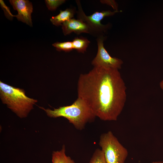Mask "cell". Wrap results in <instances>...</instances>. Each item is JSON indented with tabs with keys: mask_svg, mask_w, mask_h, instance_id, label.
<instances>
[{
	"mask_svg": "<svg viewBox=\"0 0 163 163\" xmlns=\"http://www.w3.org/2000/svg\"><path fill=\"white\" fill-rule=\"evenodd\" d=\"M126 88L118 69L94 67L88 73L80 75L78 97L96 117L104 121H116L126 103Z\"/></svg>",
	"mask_w": 163,
	"mask_h": 163,
	"instance_id": "cell-1",
	"label": "cell"
},
{
	"mask_svg": "<svg viewBox=\"0 0 163 163\" xmlns=\"http://www.w3.org/2000/svg\"><path fill=\"white\" fill-rule=\"evenodd\" d=\"M41 108L50 117H63L66 118L78 130L83 129L87 123L93 121L96 117L86 103L78 97L70 105L60 107L53 110Z\"/></svg>",
	"mask_w": 163,
	"mask_h": 163,
	"instance_id": "cell-2",
	"label": "cell"
},
{
	"mask_svg": "<svg viewBox=\"0 0 163 163\" xmlns=\"http://www.w3.org/2000/svg\"><path fill=\"white\" fill-rule=\"evenodd\" d=\"M0 97L2 102L21 118L26 117L37 101L27 97L23 89L8 85L1 81Z\"/></svg>",
	"mask_w": 163,
	"mask_h": 163,
	"instance_id": "cell-3",
	"label": "cell"
},
{
	"mask_svg": "<svg viewBox=\"0 0 163 163\" xmlns=\"http://www.w3.org/2000/svg\"><path fill=\"white\" fill-rule=\"evenodd\" d=\"M99 144L107 163H124L128 151L111 131L101 135Z\"/></svg>",
	"mask_w": 163,
	"mask_h": 163,
	"instance_id": "cell-4",
	"label": "cell"
},
{
	"mask_svg": "<svg viewBox=\"0 0 163 163\" xmlns=\"http://www.w3.org/2000/svg\"><path fill=\"white\" fill-rule=\"evenodd\" d=\"M78 10L77 11L78 18L80 19L86 23L90 27L92 32V35L98 37L102 36L108 28V25L102 24L101 21L104 17L113 15L118 11H111L110 10L95 11L89 16L86 15L82 8L81 4L78 0H76Z\"/></svg>",
	"mask_w": 163,
	"mask_h": 163,
	"instance_id": "cell-5",
	"label": "cell"
},
{
	"mask_svg": "<svg viewBox=\"0 0 163 163\" xmlns=\"http://www.w3.org/2000/svg\"><path fill=\"white\" fill-rule=\"evenodd\" d=\"M104 37L102 35L98 37L97 52L92 61V64L94 67H109L118 69H121L123 61L120 59L110 56L104 47Z\"/></svg>",
	"mask_w": 163,
	"mask_h": 163,
	"instance_id": "cell-6",
	"label": "cell"
},
{
	"mask_svg": "<svg viewBox=\"0 0 163 163\" xmlns=\"http://www.w3.org/2000/svg\"><path fill=\"white\" fill-rule=\"evenodd\" d=\"M9 1L14 9L18 11V14L14 16L19 21L32 26L31 14L33 8L32 3L27 0H11Z\"/></svg>",
	"mask_w": 163,
	"mask_h": 163,
	"instance_id": "cell-7",
	"label": "cell"
},
{
	"mask_svg": "<svg viewBox=\"0 0 163 163\" xmlns=\"http://www.w3.org/2000/svg\"><path fill=\"white\" fill-rule=\"evenodd\" d=\"M64 34L67 35L72 32L78 35L82 33L92 35V32L89 26L82 20L72 18L66 21L62 25Z\"/></svg>",
	"mask_w": 163,
	"mask_h": 163,
	"instance_id": "cell-8",
	"label": "cell"
},
{
	"mask_svg": "<svg viewBox=\"0 0 163 163\" xmlns=\"http://www.w3.org/2000/svg\"><path fill=\"white\" fill-rule=\"evenodd\" d=\"M74 8H67L65 10H60L57 15L53 16L50 20L54 25L58 26L62 25L64 22L72 18L75 13Z\"/></svg>",
	"mask_w": 163,
	"mask_h": 163,
	"instance_id": "cell-9",
	"label": "cell"
},
{
	"mask_svg": "<svg viewBox=\"0 0 163 163\" xmlns=\"http://www.w3.org/2000/svg\"><path fill=\"white\" fill-rule=\"evenodd\" d=\"M73 49L82 53L86 51L90 41L86 38L80 37H75L72 41Z\"/></svg>",
	"mask_w": 163,
	"mask_h": 163,
	"instance_id": "cell-10",
	"label": "cell"
},
{
	"mask_svg": "<svg viewBox=\"0 0 163 163\" xmlns=\"http://www.w3.org/2000/svg\"><path fill=\"white\" fill-rule=\"evenodd\" d=\"M57 157L59 163H75L74 161L66 154V149L64 145L59 151L53 152Z\"/></svg>",
	"mask_w": 163,
	"mask_h": 163,
	"instance_id": "cell-11",
	"label": "cell"
},
{
	"mask_svg": "<svg viewBox=\"0 0 163 163\" xmlns=\"http://www.w3.org/2000/svg\"><path fill=\"white\" fill-rule=\"evenodd\" d=\"M52 45L55 47L56 50L58 51H63L67 52L73 49L72 41L56 42L53 43Z\"/></svg>",
	"mask_w": 163,
	"mask_h": 163,
	"instance_id": "cell-12",
	"label": "cell"
},
{
	"mask_svg": "<svg viewBox=\"0 0 163 163\" xmlns=\"http://www.w3.org/2000/svg\"><path fill=\"white\" fill-rule=\"evenodd\" d=\"M89 163H107L101 149H97L95 150Z\"/></svg>",
	"mask_w": 163,
	"mask_h": 163,
	"instance_id": "cell-13",
	"label": "cell"
},
{
	"mask_svg": "<svg viewBox=\"0 0 163 163\" xmlns=\"http://www.w3.org/2000/svg\"><path fill=\"white\" fill-rule=\"evenodd\" d=\"M48 9L52 11L56 10L60 5L64 3V0H46L45 1Z\"/></svg>",
	"mask_w": 163,
	"mask_h": 163,
	"instance_id": "cell-14",
	"label": "cell"
},
{
	"mask_svg": "<svg viewBox=\"0 0 163 163\" xmlns=\"http://www.w3.org/2000/svg\"><path fill=\"white\" fill-rule=\"evenodd\" d=\"M0 3L1 6L3 7L2 9L4 10L5 14L6 15H7L8 18H11L14 16L13 15L10 11L8 8L6 6L2 0H0Z\"/></svg>",
	"mask_w": 163,
	"mask_h": 163,
	"instance_id": "cell-15",
	"label": "cell"
},
{
	"mask_svg": "<svg viewBox=\"0 0 163 163\" xmlns=\"http://www.w3.org/2000/svg\"><path fill=\"white\" fill-rule=\"evenodd\" d=\"M52 163H59L57 157L53 152L52 154Z\"/></svg>",
	"mask_w": 163,
	"mask_h": 163,
	"instance_id": "cell-16",
	"label": "cell"
},
{
	"mask_svg": "<svg viewBox=\"0 0 163 163\" xmlns=\"http://www.w3.org/2000/svg\"><path fill=\"white\" fill-rule=\"evenodd\" d=\"M160 86L161 89L163 90V80L160 82Z\"/></svg>",
	"mask_w": 163,
	"mask_h": 163,
	"instance_id": "cell-17",
	"label": "cell"
},
{
	"mask_svg": "<svg viewBox=\"0 0 163 163\" xmlns=\"http://www.w3.org/2000/svg\"><path fill=\"white\" fill-rule=\"evenodd\" d=\"M151 163H163V162L162 161H154L152 162Z\"/></svg>",
	"mask_w": 163,
	"mask_h": 163,
	"instance_id": "cell-18",
	"label": "cell"
}]
</instances>
